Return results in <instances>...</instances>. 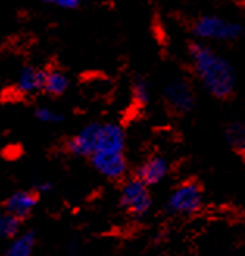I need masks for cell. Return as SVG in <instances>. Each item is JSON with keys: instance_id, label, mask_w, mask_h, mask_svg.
<instances>
[{"instance_id": "obj_1", "label": "cell", "mask_w": 245, "mask_h": 256, "mask_svg": "<svg viewBox=\"0 0 245 256\" xmlns=\"http://www.w3.org/2000/svg\"><path fill=\"white\" fill-rule=\"evenodd\" d=\"M186 55L192 74L206 92L217 98L233 96L238 84L236 69L216 46L192 40L188 44Z\"/></svg>"}, {"instance_id": "obj_2", "label": "cell", "mask_w": 245, "mask_h": 256, "mask_svg": "<svg viewBox=\"0 0 245 256\" xmlns=\"http://www.w3.org/2000/svg\"><path fill=\"white\" fill-rule=\"evenodd\" d=\"M189 32L196 41L211 46L231 44L242 40L245 27L240 20L217 12H204L189 22Z\"/></svg>"}, {"instance_id": "obj_3", "label": "cell", "mask_w": 245, "mask_h": 256, "mask_svg": "<svg viewBox=\"0 0 245 256\" xmlns=\"http://www.w3.org/2000/svg\"><path fill=\"white\" fill-rule=\"evenodd\" d=\"M162 100L170 111L176 114H186L196 105V89L189 78L176 75L162 88Z\"/></svg>"}, {"instance_id": "obj_4", "label": "cell", "mask_w": 245, "mask_h": 256, "mask_svg": "<svg viewBox=\"0 0 245 256\" xmlns=\"http://www.w3.org/2000/svg\"><path fill=\"white\" fill-rule=\"evenodd\" d=\"M202 206V190L196 183L178 186L169 197L167 208L175 214H192Z\"/></svg>"}, {"instance_id": "obj_5", "label": "cell", "mask_w": 245, "mask_h": 256, "mask_svg": "<svg viewBox=\"0 0 245 256\" xmlns=\"http://www.w3.org/2000/svg\"><path fill=\"white\" fill-rule=\"evenodd\" d=\"M120 202L128 211L136 216L147 212L152 202L147 184L139 178L126 182L120 192Z\"/></svg>"}, {"instance_id": "obj_6", "label": "cell", "mask_w": 245, "mask_h": 256, "mask_svg": "<svg viewBox=\"0 0 245 256\" xmlns=\"http://www.w3.org/2000/svg\"><path fill=\"white\" fill-rule=\"evenodd\" d=\"M100 126H102V124H98V122H92V124H88L86 126H83L78 133L74 134L69 139L68 150L75 156L91 158L97 148Z\"/></svg>"}, {"instance_id": "obj_7", "label": "cell", "mask_w": 245, "mask_h": 256, "mask_svg": "<svg viewBox=\"0 0 245 256\" xmlns=\"http://www.w3.org/2000/svg\"><path fill=\"white\" fill-rule=\"evenodd\" d=\"M125 150V132L119 124H102L98 142L94 153H124Z\"/></svg>"}, {"instance_id": "obj_8", "label": "cell", "mask_w": 245, "mask_h": 256, "mask_svg": "<svg viewBox=\"0 0 245 256\" xmlns=\"http://www.w3.org/2000/svg\"><path fill=\"white\" fill-rule=\"evenodd\" d=\"M91 162L103 176L118 180L126 172V160L124 153H94Z\"/></svg>"}, {"instance_id": "obj_9", "label": "cell", "mask_w": 245, "mask_h": 256, "mask_svg": "<svg viewBox=\"0 0 245 256\" xmlns=\"http://www.w3.org/2000/svg\"><path fill=\"white\" fill-rule=\"evenodd\" d=\"M44 80H46V69L27 66L18 75L16 91L20 96H33L36 92H41L44 89Z\"/></svg>"}, {"instance_id": "obj_10", "label": "cell", "mask_w": 245, "mask_h": 256, "mask_svg": "<svg viewBox=\"0 0 245 256\" xmlns=\"http://www.w3.org/2000/svg\"><path fill=\"white\" fill-rule=\"evenodd\" d=\"M38 203V196L33 190H18L11 194L5 202V211L16 216L18 219H25L32 214Z\"/></svg>"}, {"instance_id": "obj_11", "label": "cell", "mask_w": 245, "mask_h": 256, "mask_svg": "<svg viewBox=\"0 0 245 256\" xmlns=\"http://www.w3.org/2000/svg\"><path fill=\"white\" fill-rule=\"evenodd\" d=\"M169 172V164L162 156H152L146 160L138 170V178L142 180L147 186L158 184Z\"/></svg>"}, {"instance_id": "obj_12", "label": "cell", "mask_w": 245, "mask_h": 256, "mask_svg": "<svg viewBox=\"0 0 245 256\" xmlns=\"http://www.w3.org/2000/svg\"><path fill=\"white\" fill-rule=\"evenodd\" d=\"M69 89V78L58 68H48L46 69V80L42 91L52 97H60Z\"/></svg>"}, {"instance_id": "obj_13", "label": "cell", "mask_w": 245, "mask_h": 256, "mask_svg": "<svg viewBox=\"0 0 245 256\" xmlns=\"http://www.w3.org/2000/svg\"><path fill=\"white\" fill-rule=\"evenodd\" d=\"M36 246V236L33 232L20 233L14 239H11L4 256H32Z\"/></svg>"}, {"instance_id": "obj_14", "label": "cell", "mask_w": 245, "mask_h": 256, "mask_svg": "<svg viewBox=\"0 0 245 256\" xmlns=\"http://www.w3.org/2000/svg\"><path fill=\"white\" fill-rule=\"evenodd\" d=\"M20 219L10 212L0 214V239H14L20 233Z\"/></svg>"}, {"instance_id": "obj_15", "label": "cell", "mask_w": 245, "mask_h": 256, "mask_svg": "<svg viewBox=\"0 0 245 256\" xmlns=\"http://www.w3.org/2000/svg\"><path fill=\"white\" fill-rule=\"evenodd\" d=\"M133 98L138 105L144 106L148 104L150 100V84L147 83L146 78H136V82L133 83Z\"/></svg>"}, {"instance_id": "obj_16", "label": "cell", "mask_w": 245, "mask_h": 256, "mask_svg": "<svg viewBox=\"0 0 245 256\" xmlns=\"http://www.w3.org/2000/svg\"><path fill=\"white\" fill-rule=\"evenodd\" d=\"M34 118L42 124H58L64 119L60 111L50 106H38L34 110Z\"/></svg>"}, {"instance_id": "obj_17", "label": "cell", "mask_w": 245, "mask_h": 256, "mask_svg": "<svg viewBox=\"0 0 245 256\" xmlns=\"http://www.w3.org/2000/svg\"><path fill=\"white\" fill-rule=\"evenodd\" d=\"M226 138L234 147L245 148V125L244 124H231L226 130Z\"/></svg>"}, {"instance_id": "obj_18", "label": "cell", "mask_w": 245, "mask_h": 256, "mask_svg": "<svg viewBox=\"0 0 245 256\" xmlns=\"http://www.w3.org/2000/svg\"><path fill=\"white\" fill-rule=\"evenodd\" d=\"M41 2L61 10H76L82 5V0H41Z\"/></svg>"}, {"instance_id": "obj_19", "label": "cell", "mask_w": 245, "mask_h": 256, "mask_svg": "<svg viewBox=\"0 0 245 256\" xmlns=\"http://www.w3.org/2000/svg\"><path fill=\"white\" fill-rule=\"evenodd\" d=\"M52 189V184L50 183H42V184H40V190L41 192H48Z\"/></svg>"}]
</instances>
